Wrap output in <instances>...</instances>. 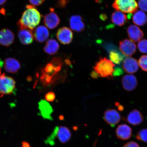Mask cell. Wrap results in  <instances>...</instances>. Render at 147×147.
Instances as JSON below:
<instances>
[{
  "instance_id": "44dd1931",
  "label": "cell",
  "mask_w": 147,
  "mask_h": 147,
  "mask_svg": "<svg viewBox=\"0 0 147 147\" xmlns=\"http://www.w3.org/2000/svg\"><path fill=\"white\" fill-rule=\"evenodd\" d=\"M144 120V117L141 112L137 109H134L129 114L127 121L133 125L140 124Z\"/></svg>"
},
{
  "instance_id": "9a60e30c",
  "label": "cell",
  "mask_w": 147,
  "mask_h": 147,
  "mask_svg": "<svg viewBox=\"0 0 147 147\" xmlns=\"http://www.w3.org/2000/svg\"><path fill=\"white\" fill-rule=\"evenodd\" d=\"M123 88L126 91H131L136 88L138 85L137 78L133 75H126L122 79Z\"/></svg>"
},
{
  "instance_id": "6da1fadb",
  "label": "cell",
  "mask_w": 147,
  "mask_h": 147,
  "mask_svg": "<svg viewBox=\"0 0 147 147\" xmlns=\"http://www.w3.org/2000/svg\"><path fill=\"white\" fill-rule=\"evenodd\" d=\"M27 9L24 12L22 17L17 23L20 29H28L33 30L39 24L42 16L35 6L26 5Z\"/></svg>"
},
{
  "instance_id": "2e32d148",
  "label": "cell",
  "mask_w": 147,
  "mask_h": 147,
  "mask_svg": "<svg viewBox=\"0 0 147 147\" xmlns=\"http://www.w3.org/2000/svg\"><path fill=\"white\" fill-rule=\"evenodd\" d=\"M21 67L19 61L14 58H7L4 61V69L7 72L12 74L17 73Z\"/></svg>"
},
{
  "instance_id": "3957f363",
  "label": "cell",
  "mask_w": 147,
  "mask_h": 147,
  "mask_svg": "<svg viewBox=\"0 0 147 147\" xmlns=\"http://www.w3.org/2000/svg\"><path fill=\"white\" fill-rule=\"evenodd\" d=\"M115 66V64L111 61L108 60L105 57H101L93 68L98 76L109 78H113Z\"/></svg>"
},
{
  "instance_id": "484cf974",
  "label": "cell",
  "mask_w": 147,
  "mask_h": 147,
  "mask_svg": "<svg viewBox=\"0 0 147 147\" xmlns=\"http://www.w3.org/2000/svg\"><path fill=\"white\" fill-rule=\"evenodd\" d=\"M136 138L138 140L147 142V128L143 129L138 132Z\"/></svg>"
},
{
  "instance_id": "9c48e42d",
  "label": "cell",
  "mask_w": 147,
  "mask_h": 147,
  "mask_svg": "<svg viewBox=\"0 0 147 147\" xmlns=\"http://www.w3.org/2000/svg\"><path fill=\"white\" fill-rule=\"evenodd\" d=\"M51 12L46 14L44 18V23L45 26L49 29H52L56 28L60 23V19L54 9H50Z\"/></svg>"
},
{
  "instance_id": "5bb4252c",
  "label": "cell",
  "mask_w": 147,
  "mask_h": 147,
  "mask_svg": "<svg viewBox=\"0 0 147 147\" xmlns=\"http://www.w3.org/2000/svg\"><path fill=\"white\" fill-rule=\"evenodd\" d=\"M122 67L126 73L133 74L138 70V62L135 59L129 57L125 59L123 61Z\"/></svg>"
},
{
  "instance_id": "cb8c5ba5",
  "label": "cell",
  "mask_w": 147,
  "mask_h": 147,
  "mask_svg": "<svg viewBox=\"0 0 147 147\" xmlns=\"http://www.w3.org/2000/svg\"><path fill=\"white\" fill-rule=\"evenodd\" d=\"M133 22L139 26H143L146 23L147 16L144 12L141 10L137 11L133 17Z\"/></svg>"
},
{
  "instance_id": "ab89813d",
  "label": "cell",
  "mask_w": 147,
  "mask_h": 147,
  "mask_svg": "<svg viewBox=\"0 0 147 147\" xmlns=\"http://www.w3.org/2000/svg\"><path fill=\"white\" fill-rule=\"evenodd\" d=\"M0 12H1V13L5 15V10L4 9H1V11H0Z\"/></svg>"
},
{
  "instance_id": "e575fe53",
  "label": "cell",
  "mask_w": 147,
  "mask_h": 147,
  "mask_svg": "<svg viewBox=\"0 0 147 147\" xmlns=\"http://www.w3.org/2000/svg\"><path fill=\"white\" fill-rule=\"evenodd\" d=\"M91 75L92 78L94 79L97 78L98 77V74L95 70L92 71Z\"/></svg>"
},
{
  "instance_id": "ffe728a7",
  "label": "cell",
  "mask_w": 147,
  "mask_h": 147,
  "mask_svg": "<svg viewBox=\"0 0 147 147\" xmlns=\"http://www.w3.org/2000/svg\"><path fill=\"white\" fill-rule=\"evenodd\" d=\"M18 36L20 42L24 45L32 44L34 36L32 31L28 29H20L18 32Z\"/></svg>"
},
{
  "instance_id": "f546056e",
  "label": "cell",
  "mask_w": 147,
  "mask_h": 147,
  "mask_svg": "<svg viewBox=\"0 0 147 147\" xmlns=\"http://www.w3.org/2000/svg\"><path fill=\"white\" fill-rule=\"evenodd\" d=\"M138 5L141 10L147 12V0H138Z\"/></svg>"
},
{
  "instance_id": "74e56055",
  "label": "cell",
  "mask_w": 147,
  "mask_h": 147,
  "mask_svg": "<svg viewBox=\"0 0 147 147\" xmlns=\"http://www.w3.org/2000/svg\"><path fill=\"white\" fill-rule=\"evenodd\" d=\"M100 19L103 21H105L107 19V17L105 14H102L100 15Z\"/></svg>"
},
{
  "instance_id": "836d02e7",
  "label": "cell",
  "mask_w": 147,
  "mask_h": 147,
  "mask_svg": "<svg viewBox=\"0 0 147 147\" xmlns=\"http://www.w3.org/2000/svg\"><path fill=\"white\" fill-rule=\"evenodd\" d=\"M123 147H140L137 143L134 141H131L126 143Z\"/></svg>"
},
{
  "instance_id": "d4e9b609",
  "label": "cell",
  "mask_w": 147,
  "mask_h": 147,
  "mask_svg": "<svg viewBox=\"0 0 147 147\" xmlns=\"http://www.w3.org/2000/svg\"><path fill=\"white\" fill-rule=\"evenodd\" d=\"M110 60L117 64H120L124 59V56L116 51H112L109 53Z\"/></svg>"
},
{
  "instance_id": "7c38bea8",
  "label": "cell",
  "mask_w": 147,
  "mask_h": 147,
  "mask_svg": "<svg viewBox=\"0 0 147 147\" xmlns=\"http://www.w3.org/2000/svg\"><path fill=\"white\" fill-rule=\"evenodd\" d=\"M14 34L11 31L7 28L0 30V45L8 47L13 43Z\"/></svg>"
},
{
  "instance_id": "5b68a950",
  "label": "cell",
  "mask_w": 147,
  "mask_h": 147,
  "mask_svg": "<svg viewBox=\"0 0 147 147\" xmlns=\"http://www.w3.org/2000/svg\"><path fill=\"white\" fill-rule=\"evenodd\" d=\"M112 6L115 10L129 14L135 13L138 8L135 0H115Z\"/></svg>"
},
{
  "instance_id": "8d00e7d4",
  "label": "cell",
  "mask_w": 147,
  "mask_h": 147,
  "mask_svg": "<svg viewBox=\"0 0 147 147\" xmlns=\"http://www.w3.org/2000/svg\"><path fill=\"white\" fill-rule=\"evenodd\" d=\"M115 105L117 107H118V109L119 111H122L124 109L123 106L120 105V104H119L118 102L115 103Z\"/></svg>"
},
{
  "instance_id": "d6986e66",
  "label": "cell",
  "mask_w": 147,
  "mask_h": 147,
  "mask_svg": "<svg viewBox=\"0 0 147 147\" xmlns=\"http://www.w3.org/2000/svg\"><path fill=\"white\" fill-rule=\"evenodd\" d=\"M71 136V133L68 128L65 126H58L56 137L62 143H65L69 141Z\"/></svg>"
},
{
  "instance_id": "4fadbf2b",
  "label": "cell",
  "mask_w": 147,
  "mask_h": 147,
  "mask_svg": "<svg viewBox=\"0 0 147 147\" xmlns=\"http://www.w3.org/2000/svg\"><path fill=\"white\" fill-rule=\"evenodd\" d=\"M128 36L132 42H137L140 41L144 36L141 29L135 25H130L128 28Z\"/></svg>"
},
{
  "instance_id": "277c9868",
  "label": "cell",
  "mask_w": 147,
  "mask_h": 147,
  "mask_svg": "<svg viewBox=\"0 0 147 147\" xmlns=\"http://www.w3.org/2000/svg\"><path fill=\"white\" fill-rule=\"evenodd\" d=\"M16 88V82L13 78L3 73L0 76V97L11 94Z\"/></svg>"
},
{
  "instance_id": "4316f807",
  "label": "cell",
  "mask_w": 147,
  "mask_h": 147,
  "mask_svg": "<svg viewBox=\"0 0 147 147\" xmlns=\"http://www.w3.org/2000/svg\"><path fill=\"white\" fill-rule=\"evenodd\" d=\"M58 126H56L54 129L51 135L48 137L45 141L46 144H49L51 146H53L55 144V140L56 138L57 129Z\"/></svg>"
},
{
  "instance_id": "7a4b0ae2",
  "label": "cell",
  "mask_w": 147,
  "mask_h": 147,
  "mask_svg": "<svg viewBox=\"0 0 147 147\" xmlns=\"http://www.w3.org/2000/svg\"><path fill=\"white\" fill-rule=\"evenodd\" d=\"M62 64L61 58L55 57L45 66L42 70L40 78L44 86L50 85L55 82L57 75L61 69Z\"/></svg>"
},
{
  "instance_id": "60d3db41",
  "label": "cell",
  "mask_w": 147,
  "mask_h": 147,
  "mask_svg": "<svg viewBox=\"0 0 147 147\" xmlns=\"http://www.w3.org/2000/svg\"><path fill=\"white\" fill-rule=\"evenodd\" d=\"M64 118V117L63 115H60L59 117L60 120H63Z\"/></svg>"
},
{
  "instance_id": "b9f144b4",
  "label": "cell",
  "mask_w": 147,
  "mask_h": 147,
  "mask_svg": "<svg viewBox=\"0 0 147 147\" xmlns=\"http://www.w3.org/2000/svg\"><path fill=\"white\" fill-rule=\"evenodd\" d=\"M1 67H0V76H1Z\"/></svg>"
},
{
  "instance_id": "e0dca14e",
  "label": "cell",
  "mask_w": 147,
  "mask_h": 147,
  "mask_svg": "<svg viewBox=\"0 0 147 147\" xmlns=\"http://www.w3.org/2000/svg\"><path fill=\"white\" fill-rule=\"evenodd\" d=\"M33 34L34 38L36 41L43 43L49 38V32L47 27L40 26L35 29Z\"/></svg>"
},
{
  "instance_id": "d6a6232c",
  "label": "cell",
  "mask_w": 147,
  "mask_h": 147,
  "mask_svg": "<svg viewBox=\"0 0 147 147\" xmlns=\"http://www.w3.org/2000/svg\"><path fill=\"white\" fill-rule=\"evenodd\" d=\"M45 0H29V2L33 6H39L42 4Z\"/></svg>"
},
{
  "instance_id": "d590c367",
  "label": "cell",
  "mask_w": 147,
  "mask_h": 147,
  "mask_svg": "<svg viewBox=\"0 0 147 147\" xmlns=\"http://www.w3.org/2000/svg\"><path fill=\"white\" fill-rule=\"evenodd\" d=\"M22 147H30V144L26 141H24L21 143Z\"/></svg>"
},
{
  "instance_id": "f35d334b",
  "label": "cell",
  "mask_w": 147,
  "mask_h": 147,
  "mask_svg": "<svg viewBox=\"0 0 147 147\" xmlns=\"http://www.w3.org/2000/svg\"><path fill=\"white\" fill-rule=\"evenodd\" d=\"M7 0H0V5H3L6 2Z\"/></svg>"
},
{
  "instance_id": "52a82bcc",
  "label": "cell",
  "mask_w": 147,
  "mask_h": 147,
  "mask_svg": "<svg viewBox=\"0 0 147 147\" xmlns=\"http://www.w3.org/2000/svg\"><path fill=\"white\" fill-rule=\"evenodd\" d=\"M119 49L122 54L127 56H131L136 52V45L130 40L125 39L119 42Z\"/></svg>"
},
{
  "instance_id": "ac0fdd59",
  "label": "cell",
  "mask_w": 147,
  "mask_h": 147,
  "mask_svg": "<svg viewBox=\"0 0 147 147\" xmlns=\"http://www.w3.org/2000/svg\"><path fill=\"white\" fill-rule=\"evenodd\" d=\"M132 130L130 127L125 124H121L116 130L117 136L119 139L126 140L131 137Z\"/></svg>"
},
{
  "instance_id": "f1b7e54d",
  "label": "cell",
  "mask_w": 147,
  "mask_h": 147,
  "mask_svg": "<svg viewBox=\"0 0 147 147\" xmlns=\"http://www.w3.org/2000/svg\"><path fill=\"white\" fill-rule=\"evenodd\" d=\"M138 47L140 52L145 54L147 53V40L143 39L139 41Z\"/></svg>"
},
{
  "instance_id": "30bf717a",
  "label": "cell",
  "mask_w": 147,
  "mask_h": 147,
  "mask_svg": "<svg viewBox=\"0 0 147 147\" xmlns=\"http://www.w3.org/2000/svg\"><path fill=\"white\" fill-rule=\"evenodd\" d=\"M38 108L40 115L44 119L53 120V119L51 115L53 112L52 106L45 100H41L38 102Z\"/></svg>"
},
{
  "instance_id": "7402d4cb",
  "label": "cell",
  "mask_w": 147,
  "mask_h": 147,
  "mask_svg": "<svg viewBox=\"0 0 147 147\" xmlns=\"http://www.w3.org/2000/svg\"><path fill=\"white\" fill-rule=\"evenodd\" d=\"M111 20L113 23L118 26L124 25L128 21L127 16L126 15L118 11L112 14Z\"/></svg>"
},
{
  "instance_id": "1f68e13d",
  "label": "cell",
  "mask_w": 147,
  "mask_h": 147,
  "mask_svg": "<svg viewBox=\"0 0 147 147\" xmlns=\"http://www.w3.org/2000/svg\"><path fill=\"white\" fill-rule=\"evenodd\" d=\"M69 1V0H58L56 6L59 8H64Z\"/></svg>"
},
{
  "instance_id": "ba28073f",
  "label": "cell",
  "mask_w": 147,
  "mask_h": 147,
  "mask_svg": "<svg viewBox=\"0 0 147 147\" xmlns=\"http://www.w3.org/2000/svg\"><path fill=\"white\" fill-rule=\"evenodd\" d=\"M104 119L108 124L113 127L120 122L121 116L117 110L113 109H108L105 112Z\"/></svg>"
},
{
  "instance_id": "8992f818",
  "label": "cell",
  "mask_w": 147,
  "mask_h": 147,
  "mask_svg": "<svg viewBox=\"0 0 147 147\" xmlns=\"http://www.w3.org/2000/svg\"><path fill=\"white\" fill-rule=\"evenodd\" d=\"M56 36L60 43L67 45L70 43L72 41L73 34L70 29L64 27L58 29Z\"/></svg>"
},
{
  "instance_id": "8fae6325",
  "label": "cell",
  "mask_w": 147,
  "mask_h": 147,
  "mask_svg": "<svg viewBox=\"0 0 147 147\" xmlns=\"http://www.w3.org/2000/svg\"><path fill=\"white\" fill-rule=\"evenodd\" d=\"M69 24L71 30L75 32H81L85 28L83 18L78 15L71 16L69 20Z\"/></svg>"
},
{
  "instance_id": "83f0119b",
  "label": "cell",
  "mask_w": 147,
  "mask_h": 147,
  "mask_svg": "<svg viewBox=\"0 0 147 147\" xmlns=\"http://www.w3.org/2000/svg\"><path fill=\"white\" fill-rule=\"evenodd\" d=\"M138 64L143 71H147V55H143L140 57Z\"/></svg>"
},
{
  "instance_id": "603a6c76",
  "label": "cell",
  "mask_w": 147,
  "mask_h": 147,
  "mask_svg": "<svg viewBox=\"0 0 147 147\" xmlns=\"http://www.w3.org/2000/svg\"><path fill=\"white\" fill-rule=\"evenodd\" d=\"M59 45L57 42L54 39H49L46 42L44 50L47 54L53 55L57 52Z\"/></svg>"
},
{
  "instance_id": "4dcf8cb0",
  "label": "cell",
  "mask_w": 147,
  "mask_h": 147,
  "mask_svg": "<svg viewBox=\"0 0 147 147\" xmlns=\"http://www.w3.org/2000/svg\"><path fill=\"white\" fill-rule=\"evenodd\" d=\"M45 97L46 100L49 102H53L56 98L55 94L53 91L49 92L46 94Z\"/></svg>"
}]
</instances>
